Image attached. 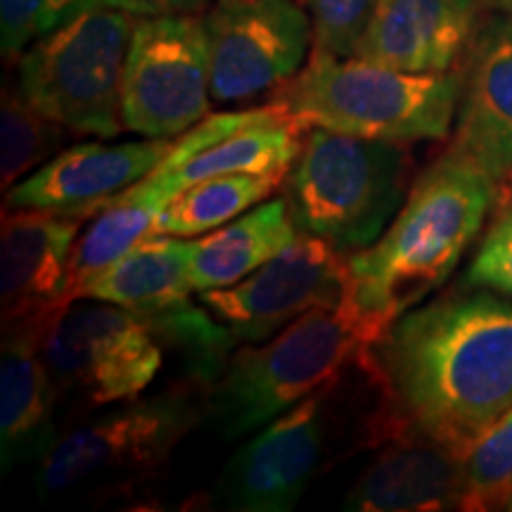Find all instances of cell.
<instances>
[{"instance_id": "1", "label": "cell", "mask_w": 512, "mask_h": 512, "mask_svg": "<svg viewBox=\"0 0 512 512\" xmlns=\"http://www.w3.org/2000/svg\"><path fill=\"white\" fill-rule=\"evenodd\" d=\"M475 290L406 311L358 358L392 418L460 458L512 406V302Z\"/></svg>"}, {"instance_id": "2", "label": "cell", "mask_w": 512, "mask_h": 512, "mask_svg": "<svg viewBox=\"0 0 512 512\" xmlns=\"http://www.w3.org/2000/svg\"><path fill=\"white\" fill-rule=\"evenodd\" d=\"M494 178L448 150L408 190L387 230L349 254V299L373 342L451 278L496 202Z\"/></svg>"}, {"instance_id": "3", "label": "cell", "mask_w": 512, "mask_h": 512, "mask_svg": "<svg viewBox=\"0 0 512 512\" xmlns=\"http://www.w3.org/2000/svg\"><path fill=\"white\" fill-rule=\"evenodd\" d=\"M463 72L415 74L361 57L311 50L294 79L271 95L309 128L387 143L444 140L458 114Z\"/></svg>"}, {"instance_id": "4", "label": "cell", "mask_w": 512, "mask_h": 512, "mask_svg": "<svg viewBox=\"0 0 512 512\" xmlns=\"http://www.w3.org/2000/svg\"><path fill=\"white\" fill-rule=\"evenodd\" d=\"M373 344L354 306L313 309L259 344L235 349L207 394V420L233 441L268 425L306 396L339 380Z\"/></svg>"}, {"instance_id": "5", "label": "cell", "mask_w": 512, "mask_h": 512, "mask_svg": "<svg viewBox=\"0 0 512 512\" xmlns=\"http://www.w3.org/2000/svg\"><path fill=\"white\" fill-rule=\"evenodd\" d=\"M285 200L299 233L354 254L373 245L406 202V145L313 126L285 176Z\"/></svg>"}, {"instance_id": "6", "label": "cell", "mask_w": 512, "mask_h": 512, "mask_svg": "<svg viewBox=\"0 0 512 512\" xmlns=\"http://www.w3.org/2000/svg\"><path fill=\"white\" fill-rule=\"evenodd\" d=\"M133 27L128 12L93 5L19 55V93L69 133L119 136Z\"/></svg>"}, {"instance_id": "7", "label": "cell", "mask_w": 512, "mask_h": 512, "mask_svg": "<svg viewBox=\"0 0 512 512\" xmlns=\"http://www.w3.org/2000/svg\"><path fill=\"white\" fill-rule=\"evenodd\" d=\"M197 389L178 387L119 403L76 430L60 434L36 463V489L43 498L100 484H133L157 477L181 441L207 418Z\"/></svg>"}, {"instance_id": "8", "label": "cell", "mask_w": 512, "mask_h": 512, "mask_svg": "<svg viewBox=\"0 0 512 512\" xmlns=\"http://www.w3.org/2000/svg\"><path fill=\"white\" fill-rule=\"evenodd\" d=\"M41 349L60 403L86 411L140 399L164 366V349L143 320L98 299H76L55 311Z\"/></svg>"}, {"instance_id": "9", "label": "cell", "mask_w": 512, "mask_h": 512, "mask_svg": "<svg viewBox=\"0 0 512 512\" xmlns=\"http://www.w3.org/2000/svg\"><path fill=\"white\" fill-rule=\"evenodd\" d=\"M209 41L202 15L136 17L121 121L143 138H178L209 114Z\"/></svg>"}, {"instance_id": "10", "label": "cell", "mask_w": 512, "mask_h": 512, "mask_svg": "<svg viewBox=\"0 0 512 512\" xmlns=\"http://www.w3.org/2000/svg\"><path fill=\"white\" fill-rule=\"evenodd\" d=\"M211 100L275 93L309 60L313 29L299 0H214L204 12Z\"/></svg>"}, {"instance_id": "11", "label": "cell", "mask_w": 512, "mask_h": 512, "mask_svg": "<svg viewBox=\"0 0 512 512\" xmlns=\"http://www.w3.org/2000/svg\"><path fill=\"white\" fill-rule=\"evenodd\" d=\"M342 377L256 430L214 482V503L238 512H287L318 475Z\"/></svg>"}, {"instance_id": "12", "label": "cell", "mask_w": 512, "mask_h": 512, "mask_svg": "<svg viewBox=\"0 0 512 512\" xmlns=\"http://www.w3.org/2000/svg\"><path fill=\"white\" fill-rule=\"evenodd\" d=\"M347 299L349 256L304 233L240 283L200 292V302L245 344L266 342L304 313Z\"/></svg>"}, {"instance_id": "13", "label": "cell", "mask_w": 512, "mask_h": 512, "mask_svg": "<svg viewBox=\"0 0 512 512\" xmlns=\"http://www.w3.org/2000/svg\"><path fill=\"white\" fill-rule=\"evenodd\" d=\"M174 143L176 138H147L64 147L5 192V209H43L88 221L150 176Z\"/></svg>"}, {"instance_id": "14", "label": "cell", "mask_w": 512, "mask_h": 512, "mask_svg": "<svg viewBox=\"0 0 512 512\" xmlns=\"http://www.w3.org/2000/svg\"><path fill=\"white\" fill-rule=\"evenodd\" d=\"M86 219L43 209H3V325L48 323L67 306L72 252Z\"/></svg>"}, {"instance_id": "15", "label": "cell", "mask_w": 512, "mask_h": 512, "mask_svg": "<svg viewBox=\"0 0 512 512\" xmlns=\"http://www.w3.org/2000/svg\"><path fill=\"white\" fill-rule=\"evenodd\" d=\"M453 152L494 181L512 171V17L482 19L467 48Z\"/></svg>"}, {"instance_id": "16", "label": "cell", "mask_w": 512, "mask_h": 512, "mask_svg": "<svg viewBox=\"0 0 512 512\" xmlns=\"http://www.w3.org/2000/svg\"><path fill=\"white\" fill-rule=\"evenodd\" d=\"M377 448V456L344 496V510H465L463 458L444 444L403 425L389 432Z\"/></svg>"}, {"instance_id": "17", "label": "cell", "mask_w": 512, "mask_h": 512, "mask_svg": "<svg viewBox=\"0 0 512 512\" xmlns=\"http://www.w3.org/2000/svg\"><path fill=\"white\" fill-rule=\"evenodd\" d=\"M482 8L484 0H377L354 57L401 72H451L467 55Z\"/></svg>"}, {"instance_id": "18", "label": "cell", "mask_w": 512, "mask_h": 512, "mask_svg": "<svg viewBox=\"0 0 512 512\" xmlns=\"http://www.w3.org/2000/svg\"><path fill=\"white\" fill-rule=\"evenodd\" d=\"M46 323L3 325L0 354V465L3 472L36 465L55 441L60 392L43 358Z\"/></svg>"}, {"instance_id": "19", "label": "cell", "mask_w": 512, "mask_h": 512, "mask_svg": "<svg viewBox=\"0 0 512 512\" xmlns=\"http://www.w3.org/2000/svg\"><path fill=\"white\" fill-rule=\"evenodd\" d=\"M311 128L290 117L275 102H266L256 119L240 131L230 133L207 150L197 152L183 164L166 171H152L145 178L157 195L169 204L178 192L214 176L254 174V176H287L302 152L304 138Z\"/></svg>"}, {"instance_id": "20", "label": "cell", "mask_w": 512, "mask_h": 512, "mask_svg": "<svg viewBox=\"0 0 512 512\" xmlns=\"http://www.w3.org/2000/svg\"><path fill=\"white\" fill-rule=\"evenodd\" d=\"M285 195L256 204L226 226L190 240V280L197 294L230 287L299 238Z\"/></svg>"}, {"instance_id": "21", "label": "cell", "mask_w": 512, "mask_h": 512, "mask_svg": "<svg viewBox=\"0 0 512 512\" xmlns=\"http://www.w3.org/2000/svg\"><path fill=\"white\" fill-rule=\"evenodd\" d=\"M190 240L176 235H150L81 287L79 299L117 304L145 316L178 299L192 297Z\"/></svg>"}, {"instance_id": "22", "label": "cell", "mask_w": 512, "mask_h": 512, "mask_svg": "<svg viewBox=\"0 0 512 512\" xmlns=\"http://www.w3.org/2000/svg\"><path fill=\"white\" fill-rule=\"evenodd\" d=\"M138 318L155 335L164 356L174 358L185 387L204 392L207 399L228 368L240 339L202 302H192V297L178 299Z\"/></svg>"}, {"instance_id": "23", "label": "cell", "mask_w": 512, "mask_h": 512, "mask_svg": "<svg viewBox=\"0 0 512 512\" xmlns=\"http://www.w3.org/2000/svg\"><path fill=\"white\" fill-rule=\"evenodd\" d=\"M166 207L162 195H157L145 178L131 190H126L117 202L93 216L86 233L79 235L72 252L67 283V304L79 299L81 287L95 275L110 268L114 261L126 256L133 247L155 235L159 211Z\"/></svg>"}, {"instance_id": "24", "label": "cell", "mask_w": 512, "mask_h": 512, "mask_svg": "<svg viewBox=\"0 0 512 512\" xmlns=\"http://www.w3.org/2000/svg\"><path fill=\"white\" fill-rule=\"evenodd\" d=\"M283 181V176L254 174L204 178L178 192L174 200L159 211L155 235L200 238L268 200Z\"/></svg>"}, {"instance_id": "25", "label": "cell", "mask_w": 512, "mask_h": 512, "mask_svg": "<svg viewBox=\"0 0 512 512\" xmlns=\"http://www.w3.org/2000/svg\"><path fill=\"white\" fill-rule=\"evenodd\" d=\"M67 128L38 112L19 93L5 88L0 105V185L8 192L62 150Z\"/></svg>"}, {"instance_id": "26", "label": "cell", "mask_w": 512, "mask_h": 512, "mask_svg": "<svg viewBox=\"0 0 512 512\" xmlns=\"http://www.w3.org/2000/svg\"><path fill=\"white\" fill-rule=\"evenodd\" d=\"M465 510L505 508L512 498V406L463 458Z\"/></svg>"}, {"instance_id": "27", "label": "cell", "mask_w": 512, "mask_h": 512, "mask_svg": "<svg viewBox=\"0 0 512 512\" xmlns=\"http://www.w3.org/2000/svg\"><path fill=\"white\" fill-rule=\"evenodd\" d=\"M100 0H0V48L15 60L31 43L72 22Z\"/></svg>"}, {"instance_id": "28", "label": "cell", "mask_w": 512, "mask_h": 512, "mask_svg": "<svg viewBox=\"0 0 512 512\" xmlns=\"http://www.w3.org/2000/svg\"><path fill=\"white\" fill-rule=\"evenodd\" d=\"M309 12L313 50L354 57L373 22L377 0H299Z\"/></svg>"}, {"instance_id": "29", "label": "cell", "mask_w": 512, "mask_h": 512, "mask_svg": "<svg viewBox=\"0 0 512 512\" xmlns=\"http://www.w3.org/2000/svg\"><path fill=\"white\" fill-rule=\"evenodd\" d=\"M467 287H486V290L512 297V211L501 214L494 226L486 230L482 245L465 275Z\"/></svg>"}, {"instance_id": "30", "label": "cell", "mask_w": 512, "mask_h": 512, "mask_svg": "<svg viewBox=\"0 0 512 512\" xmlns=\"http://www.w3.org/2000/svg\"><path fill=\"white\" fill-rule=\"evenodd\" d=\"M214 0H100L107 8L124 10L133 17L162 15H202Z\"/></svg>"}, {"instance_id": "31", "label": "cell", "mask_w": 512, "mask_h": 512, "mask_svg": "<svg viewBox=\"0 0 512 512\" xmlns=\"http://www.w3.org/2000/svg\"><path fill=\"white\" fill-rule=\"evenodd\" d=\"M486 8L501 12V15L512 17V0H484Z\"/></svg>"}, {"instance_id": "32", "label": "cell", "mask_w": 512, "mask_h": 512, "mask_svg": "<svg viewBox=\"0 0 512 512\" xmlns=\"http://www.w3.org/2000/svg\"><path fill=\"white\" fill-rule=\"evenodd\" d=\"M508 197H510V209H512V171H510V190H508Z\"/></svg>"}]
</instances>
